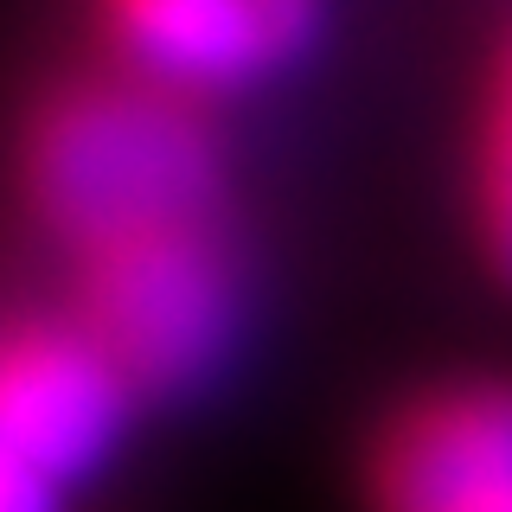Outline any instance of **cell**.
<instances>
[{
	"label": "cell",
	"instance_id": "obj_1",
	"mask_svg": "<svg viewBox=\"0 0 512 512\" xmlns=\"http://www.w3.org/2000/svg\"><path fill=\"white\" fill-rule=\"evenodd\" d=\"M20 199L71 256L224 224V154L199 103L122 71L64 77L20 135Z\"/></svg>",
	"mask_w": 512,
	"mask_h": 512
},
{
	"label": "cell",
	"instance_id": "obj_2",
	"mask_svg": "<svg viewBox=\"0 0 512 512\" xmlns=\"http://www.w3.org/2000/svg\"><path fill=\"white\" fill-rule=\"evenodd\" d=\"M64 308L141 397H192L237 352L244 269L224 224H192L77 256Z\"/></svg>",
	"mask_w": 512,
	"mask_h": 512
},
{
	"label": "cell",
	"instance_id": "obj_3",
	"mask_svg": "<svg viewBox=\"0 0 512 512\" xmlns=\"http://www.w3.org/2000/svg\"><path fill=\"white\" fill-rule=\"evenodd\" d=\"M135 410L141 391L71 308L13 314L0 340V468L77 493L116 461Z\"/></svg>",
	"mask_w": 512,
	"mask_h": 512
},
{
	"label": "cell",
	"instance_id": "obj_4",
	"mask_svg": "<svg viewBox=\"0 0 512 512\" xmlns=\"http://www.w3.org/2000/svg\"><path fill=\"white\" fill-rule=\"evenodd\" d=\"M103 64L212 109L314 52L327 0H90Z\"/></svg>",
	"mask_w": 512,
	"mask_h": 512
},
{
	"label": "cell",
	"instance_id": "obj_5",
	"mask_svg": "<svg viewBox=\"0 0 512 512\" xmlns=\"http://www.w3.org/2000/svg\"><path fill=\"white\" fill-rule=\"evenodd\" d=\"M365 512H512V378L404 397L365 442Z\"/></svg>",
	"mask_w": 512,
	"mask_h": 512
},
{
	"label": "cell",
	"instance_id": "obj_6",
	"mask_svg": "<svg viewBox=\"0 0 512 512\" xmlns=\"http://www.w3.org/2000/svg\"><path fill=\"white\" fill-rule=\"evenodd\" d=\"M468 205H474V250L493 269V282L512 288V20L487 58L480 84V122H474V167H468Z\"/></svg>",
	"mask_w": 512,
	"mask_h": 512
},
{
	"label": "cell",
	"instance_id": "obj_7",
	"mask_svg": "<svg viewBox=\"0 0 512 512\" xmlns=\"http://www.w3.org/2000/svg\"><path fill=\"white\" fill-rule=\"evenodd\" d=\"M64 506H71V493H58L52 480L0 468V512H64Z\"/></svg>",
	"mask_w": 512,
	"mask_h": 512
}]
</instances>
